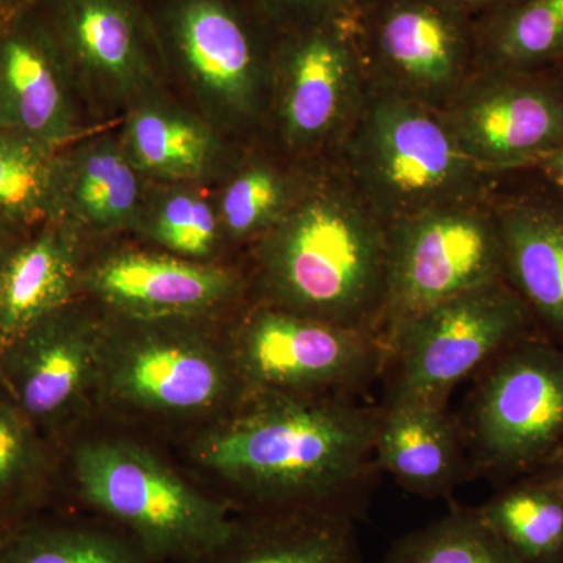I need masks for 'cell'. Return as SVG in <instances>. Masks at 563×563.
I'll return each mask as SVG.
<instances>
[{
  "label": "cell",
  "instance_id": "cell-1",
  "mask_svg": "<svg viewBox=\"0 0 563 563\" xmlns=\"http://www.w3.org/2000/svg\"><path fill=\"white\" fill-rule=\"evenodd\" d=\"M377 413L347 395L244 393L198 435L191 455L247 512L332 509L358 518Z\"/></svg>",
  "mask_w": 563,
  "mask_h": 563
},
{
  "label": "cell",
  "instance_id": "cell-2",
  "mask_svg": "<svg viewBox=\"0 0 563 563\" xmlns=\"http://www.w3.org/2000/svg\"><path fill=\"white\" fill-rule=\"evenodd\" d=\"M258 263L269 306L377 333L387 285V224L335 162L322 166L262 236Z\"/></svg>",
  "mask_w": 563,
  "mask_h": 563
},
{
  "label": "cell",
  "instance_id": "cell-3",
  "mask_svg": "<svg viewBox=\"0 0 563 563\" xmlns=\"http://www.w3.org/2000/svg\"><path fill=\"white\" fill-rule=\"evenodd\" d=\"M335 163L385 224L492 198L499 184L465 154L442 111L369 80Z\"/></svg>",
  "mask_w": 563,
  "mask_h": 563
},
{
  "label": "cell",
  "instance_id": "cell-4",
  "mask_svg": "<svg viewBox=\"0 0 563 563\" xmlns=\"http://www.w3.org/2000/svg\"><path fill=\"white\" fill-rule=\"evenodd\" d=\"M81 501L135 540L154 563H206L232 539L229 503L211 498L146 448L95 439L70 453Z\"/></svg>",
  "mask_w": 563,
  "mask_h": 563
},
{
  "label": "cell",
  "instance_id": "cell-5",
  "mask_svg": "<svg viewBox=\"0 0 563 563\" xmlns=\"http://www.w3.org/2000/svg\"><path fill=\"white\" fill-rule=\"evenodd\" d=\"M96 396L124 412L157 420H198L231 412L244 396L231 344L188 320L103 324Z\"/></svg>",
  "mask_w": 563,
  "mask_h": 563
},
{
  "label": "cell",
  "instance_id": "cell-6",
  "mask_svg": "<svg viewBox=\"0 0 563 563\" xmlns=\"http://www.w3.org/2000/svg\"><path fill=\"white\" fill-rule=\"evenodd\" d=\"M499 280H506V273L492 198L388 222L387 285L377 329L385 351L418 314Z\"/></svg>",
  "mask_w": 563,
  "mask_h": 563
},
{
  "label": "cell",
  "instance_id": "cell-7",
  "mask_svg": "<svg viewBox=\"0 0 563 563\" xmlns=\"http://www.w3.org/2000/svg\"><path fill=\"white\" fill-rule=\"evenodd\" d=\"M161 55L176 62L229 117L269 110L280 32L254 0H144Z\"/></svg>",
  "mask_w": 563,
  "mask_h": 563
},
{
  "label": "cell",
  "instance_id": "cell-8",
  "mask_svg": "<svg viewBox=\"0 0 563 563\" xmlns=\"http://www.w3.org/2000/svg\"><path fill=\"white\" fill-rule=\"evenodd\" d=\"M463 435L474 465L492 476H528L561 454L563 347L536 331L488 363Z\"/></svg>",
  "mask_w": 563,
  "mask_h": 563
},
{
  "label": "cell",
  "instance_id": "cell-9",
  "mask_svg": "<svg viewBox=\"0 0 563 563\" xmlns=\"http://www.w3.org/2000/svg\"><path fill=\"white\" fill-rule=\"evenodd\" d=\"M536 331L507 280L439 303L404 324L387 344L393 380L385 402L446 404L455 385Z\"/></svg>",
  "mask_w": 563,
  "mask_h": 563
},
{
  "label": "cell",
  "instance_id": "cell-10",
  "mask_svg": "<svg viewBox=\"0 0 563 563\" xmlns=\"http://www.w3.org/2000/svg\"><path fill=\"white\" fill-rule=\"evenodd\" d=\"M352 16L280 33L268 111L291 154L335 162L362 109L368 73Z\"/></svg>",
  "mask_w": 563,
  "mask_h": 563
},
{
  "label": "cell",
  "instance_id": "cell-11",
  "mask_svg": "<svg viewBox=\"0 0 563 563\" xmlns=\"http://www.w3.org/2000/svg\"><path fill=\"white\" fill-rule=\"evenodd\" d=\"M352 20L368 80L432 109L479 69L476 22L446 0H361Z\"/></svg>",
  "mask_w": 563,
  "mask_h": 563
},
{
  "label": "cell",
  "instance_id": "cell-12",
  "mask_svg": "<svg viewBox=\"0 0 563 563\" xmlns=\"http://www.w3.org/2000/svg\"><path fill=\"white\" fill-rule=\"evenodd\" d=\"M244 393L351 395L387 366L379 335L258 307L231 343Z\"/></svg>",
  "mask_w": 563,
  "mask_h": 563
},
{
  "label": "cell",
  "instance_id": "cell-13",
  "mask_svg": "<svg viewBox=\"0 0 563 563\" xmlns=\"http://www.w3.org/2000/svg\"><path fill=\"white\" fill-rule=\"evenodd\" d=\"M440 111L470 158L512 172L563 143V66L479 68Z\"/></svg>",
  "mask_w": 563,
  "mask_h": 563
},
{
  "label": "cell",
  "instance_id": "cell-14",
  "mask_svg": "<svg viewBox=\"0 0 563 563\" xmlns=\"http://www.w3.org/2000/svg\"><path fill=\"white\" fill-rule=\"evenodd\" d=\"M102 331L70 302L0 347V384L52 443L96 395Z\"/></svg>",
  "mask_w": 563,
  "mask_h": 563
},
{
  "label": "cell",
  "instance_id": "cell-15",
  "mask_svg": "<svg viewBox=\"0 0 563 563\" xmlns=\"http://www.w3.org/2000/svg\"><path fill=\"white\" fill-rule=\"evenodd\" d=\"M73 79L35 5L0 20V129L60 152L77 133Z\"/></svg>",
  "mask_w": 563,
  "mask_h": 563
},
{
  "label": "cell",
  "instance_id": "cell-16",
  "mask_svg": "<svg viewBox=\"0 0 563 563\" xmlns=\"http://www.w3.org/2000/svg\"><path fill=\"white\" fill-rule=\"evenodd\" d=\"M35 7L74 77L120 98L150 84L161 51L144 0H40Z\"/></svg>",
  "mask_w": 563,
  "mask_h": 563
},
{
  "label": "cell",
  "instance_id": "cell-17",
  "mask_svg": "<svg viewBox=\"0 0 563 563\" xmlns=\"http://www.w3.org/2000/svg\"><path fill=\"white\" fill-rule=\"evenodd\" d=\"M492 202L507 284L528 307L537 331L563 347V206L503 180Z\"/></svg>",
  "mask_w": 563,
  "mask_h": 563
},
{
  "label": "cell",
  "instance_id": "cell-18",
  "mask_svg": "<svg viewBox=\"0 0 563 563\" xmlns=\"http://www.w3.org/2000/svg\"><path fill=\"white\" fill-rule=\"evenodd\" d=\"M88 282L102 301L132 320L190 321L239 291V279L229 269L151 252L111 255Z\"/></svg>",
  "mask_w": 563,
  "mask_h": 563
},
{
  "label": "cell",
  "instance_id": "cell-19",
  "mask_svg": "<svg viewBox=\"0 0 563 563\" xmlns=\"http://www.w3.org/2000/svg\"><path fill=\"white\" fill-rule=\"evenodd\" d=\"M374 459L413 495H448L465 468L463 431L446 404L385 402L377 413Z\"/></svg>",
  "mask_w": 563,
  "mask_h": 563
},
{
  "label": "cell",
  "instance_id": "cell-20",
  "mask_svg": "<svg viewBox=\"0 0 563 563\" xmlns=\"http://www.w3.org/2000/svg\"><path fill=\"white\" fill-rule=\"evenodd\" d=\"M77 284L76 229L68 222L52 220L22 236L0 272L2 344L31 328L33 322L74 302Z\"/></svg>",
  "mask_w": 563,
  "mask_h": 563
},
{
  "label": "cell",
  "instance_id": "cell-21",
  "mask_svg": "<svg viewBox=\"0 0 563 563\" xmlns=\"http://www.w3.org/2000/svg\"><path fill=\"white\" fill-rule=\"evenodd\" d=\"M355 520L332 509L250 512L206 563H362Z\"/></svg>",
  "mask_w": 563,
  "mask_h": 563
},
{
  "label": "cell",
  "instance_id": "cell-22",
  "mask_svg": "<svg viewBox=\"0 0 563 563\" xmlns=\"http://www.w3.org/2000/svg\"><path fill=\"white\" fill-rule=\"evenodd\" d=\"M139 169L117 144L95 141L58 157L57 220L70 228L113 232L136 221Z\"/></svg>",
  "mask_w": 563,
  "mask_h": 563
},
{
  "label": "cell",
  "instance_id": "cell-23",
  "mask_svg": "<svg viewBox=\"0 0 563 563\" xmlns=\"http://www.w3.org/2000/svg\"><path fill=\"white\" fill-rule=\"evenodd\" d=\"M52 446L0 384V539L49 504Z\"/></svg>",
  "mask_w": 563,
  "mask_h": 563
},
{
  "label": "cell",
  "instance_id": "cell-24",
  "mask_svg": "<svg viewBox=\"0 0 563 563\" xmlns=\"http://www.w3.org/2000/svg\"><path fill=\"white\" fill-rule=\"evenodd\" d=\"M474 22L479 68L563 66V0H514Z\"/></svg>",
  "mask_w": 563,
  "mask_h": 563
},
{
  "label": "cell",
  "instance_id": "cell-25",
  "mask_svg": "<svg viewBox=\"0 0 563 563\" xmlns=\"http://www.w3.org/2000/svg\"><path fill=\"white\" fill-rule=\"evenodd\" d=\"M0 563H154L129 533L46 509L0 539Z\"/></svg>",
  "mask_w": 563,
  "mask_h": 563
},
{
  "label": "cell",
  "instance_id": "cell-26",
  "mask_svg": "<svg viewBox=\"0 0 563 563\" xmlns=\"http://www.w3.org/2000/svg\"><path fill=\"white\" fill-rule=\"evenodd\" d=\"M476 512L525 563H563V496L532 473Z\"/></svg>",
  "mask_w": 563,
  "mask_h": 563
},
{
  "label": "cell",
  "instance_id": "cell-27",
  "mask_svg": "<svg viewBox=\"0 0 563 563\" xmlns=\"http://www.w3.org/2000/svg\"><path fill=\"white\" fill-rule=\"evenodd\" d=\"M58 157L60 152L0 129V221L16 235L57 220Z\"/></svg>",
  "mask_w": 563,
  "mask_h": 563
},
{
  "label": "cell",
  "instance_id": "cell-28",
  "mask_svg": "<svg viewBox=\"0 0 563 563\" xmlns=\"http://www.w3.org/2000/svg\"><path fill=\"white\" fill-rule=\"evenodd\" d=\"M211 151L210 132L177 111L144 107L129 120L125 154L139 172L191 179L209 165Z\"/></svg>",
  "mask_w": 563,
  "mask_h": 563
},
{
  "label": "cell",
  "instance_id": "cell-29",
  "mask_svg": "<svg viewBox=\"0 0 563 563\" xmlns=\"http://www.w3.org/2000/svg\"><path fill=\"white\" fill-rule=\"evenodd\" d=\"M384 563H525L503 542L476 509L453 507L450 514L404 533Z\"/></svg>",
  "mask_w": 563,
  "mask_h": 563
},
{
  "label": "cell",
  "instance_id": "cell-30",
  "mask_svg": "<svg viewBox=\"0 0 563 563\" xmlns=\"http://www.w3.org/2000/svg\"><path fill=\"white\" fill-rule=\"evenodd\" d=\"M303 190L306 188L296 191L291 177L268 163H252L225 187L221 224L232 239H262L298 201Z\"/></svg>",
  "mask_w": 563,
  "mask_h": 563
},
{
  "label": "cell",
  "instance_id": "cell-31",
  "mask_svg": "<svg viewBox=\"0 0 563 563\" xmlns=\"http://www.w3.org/2000/svg\"><path fill=\"white\" fill-rule=\"evenodd\" d=\"M220 220L209 202L196 192L177 191L152 213L150 233L174 255L188 261L206 257L213 250Z\"/></svg>",
  "mask_w": 563,
  "mask_h": 563
},
{
  "label": "cell",
  "instance_id": "cell-32",
  "mask_svg": "<svg viewBox=\"0 0 563 563\" xmlns=\"http://www.w3.org/2000/svg\"><path fill=\"white\" fill-rule=\"evenodd\" d=\"M280 33L301 31L322 22L343 20L361 0H254Z\"/></svg>",
  "mask_w": 563,
  "mask_h": 563
},
{
  "label": "cell",
  "instance_id": "cell-33",
  "mask_svg": "<svg viewBox=\"0 0 563 563\" xmlns=\"http://www.w3.org/2000/svg\"><path fill=\"white\" fill-rule=\"evenodd\" d=\"M499 180L540 192L563 206V143L528 165L499 174Z\"/></svg>",
  "mask_w": 563,
  "mask_h": 563
},
{
  "label": "cell",
  "instance_id": "cell-34",
  "mask_svg": "<svg viewBox=\"0 0 563 563\" xmlns=\"http://www.w3.org/2000/svg\"><path fill=\"white\" fill-rule=\"evenodd\" d=\"M446 2L476 21L514 0H446Z\"/></svg>",
  "mask_w": 563,
  "mask_h": 563
},
{
  "label": "cell",
  "instance_id": "cell-35",
  "mask_svg": "<svg viewBox=\"0 0 563 563\" xmlns=\"http://www.w3.org/2000/svg\"><path fill=\"white\" fill-rule=\"evenodd\" d=\"M537 474L544 477L563 496V451L555 455L553 461L548 462Z\"/></svg>",
  "mask_w": 563,
  "mask_h": 563
},
{
  "label": "cell",
  "instance_id": "cell-36",
  "mask_svg": "<svg viewBox=\"0 0 563 563\" xmlns=\"http://www.w3.org/2000/svg\"><path fill=\"white\" fill-rule=\"evenodd\" d=\"M22 236L16 235V233L0 221V272H2L3 265H5L14 244L20 242Z\"/></svg>",
  "mask_w": 563,
  "mask_h": 563
},
{
  "label": "cell",
  "instance_id": "cell-37",
  "mask_svg": "<svg viewBox=\"0 0 563 563\" xmlns=\"http://www.w3.org/2000/svg\"><path fill=\"white\" fill-rule=\"evenodd\" d=\"M40 0H0V14L2 16H10V14L16 13V11L31 9L36 5Z\"/></svg>",
  "mask_w": 563,
  "mask_h": 563
},
{
  "label": "cell",
  "instance_id": "cell-38",
  "mask_svg": "<svg viewBox=\"0 0 563 563\" xmlns=\"http://www.w3.org/2000/svg\"><path fill=\"white\" fill-rule=\"evenodd\" d=\"M0 346H2V340H0Z\"/></svg>",
  "mask_w": 563,
  "mask_h": 563
},
{
  "label": "cell",
  "instance_id": "cell-39",
  "mask_svg": "<svg viewBox=\"0 0 563 563\" xmlns=\"http://www.w3.org/2000/svg\"><path fill=\"white\" fill-rule=\"evenodd\" d=\"M2 18H3L2 14H0V20H2Z\"/></svg>",
  "mask_w": 563,
  "mask_h": 563
}]
</instances>
